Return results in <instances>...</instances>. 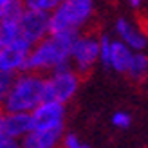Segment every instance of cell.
<instances>
[{
    "label": "cell",
    "instance_id": "obj_8",
    "mask_svg": "<svg viewBox=\"0 0 148 148\" xmlns=\"http://www.w3.org/2000/svg\"><path fill=\"white\" fill-rule=\"evenodd\" d=\"M33 47L27 45H0V71L5 74H16L27 71V58Z\"/></svg>",
    "mask_w": 148,
    "mask_h": 148
},
{
    "label": "cell",
    "instance_id": "obj_12",
    "mask_svg": "<svg viewBox=\"0 0 148 148\" xmlns=\"http://www.w3.org/2000/svg\"><path fill=\"white\" fill-rule=\"evenodd\" d=\"M134 53L136 51L130 49L127 43H123L121 40H112V47H110V56H108L107 69H112V71L119 72V74H127Z\"/></svg>",
    "mask_w": 148,
    "mask_h": 148
},
{
    "label": "cell",
    "instance_id": "obj_9",
    "mask_svg": "<svg viewBox=\"0 0 148 148\" xmlns=\"http://www.w3.org/2000/svg\"><path fill=\"white\" fill-rule=\"evenodd\" d=\"M114 29H116L117 40L127 43L130 49L145 51L148 47V34L139 25H136L134 22H130L127 18H117L114 24Z\"/></svg>",
    "mask_w": 148,
    "mask_h": 148
},
{
    "label": "cell",
    "instance_id": "obj_18",
    "mask_svg": "<svg viewBox=\"0 0 148 148\" xmlns=\"http://www.w3.org/2000/svg\"><path fill=\"white\" fill-rule=\"evenodd\" d=\"M110 121H112V125L116 128L125 130V128H128L132 125V116L128 112H125V110H117V112L112 114V119H110Z\"/></svg>",
    "mask_w": 148,
    "mask_h": 148
},
{
    "label": "cell",
    "instance_id": "obj_16",
    "mask_svg": "<svg viewBox=\"0 0 148 148\" xmlns=\"http://www.w3.org/2000/svg\"><path fill=\"white\" fill-rule=\"evenodd\" d=\"M62 148H92L88 143H85L79 136L72 134V132H65V137H63V143Z\"/></svg>",
    "mask_w": 148,
    "mask_h": 148
},
{
    "label": "cell",
    "instance_id": "obj_15",
    "mask_svg": "<svg viewBox=\"0 0 148 148\" xmlns=\"http://www.w3.org/2000/svg\"><path fill=\"white\" fill-rule=\"evenodd\" d=\"M13 79H14L13 74H5V72L0 71V107H4V103L7 99V94L11 90Z\"/></svg>",
    "mask_w": 148,
    "mask_h": 148
},
{
    "label": "cell",
    "instance_id": "obj_20",
    "mask_svg": "<svg viewBox=\"0 0 148 148\" xmlns=\"http://www.w3.org/2000/svg\"><path fill=\"white\" fill-rule=\"evenodd\" d=\"M0 148H20V143H16V141H0Z\"/></svg>",
    "mask_w": 148,
    "mask_h": 148
},
{
    "label": "cell",
    "instance_id": "obj_11",
    "mask_svg": "<svg viewBox=\"0 0 148 148\" xmlns=\"http://www.w3.org/2000/svg\"><path fill=\"white\" fill-rule=\"evenodd\" d=\"M31 130H33L31 114L7 112L5 110V139L20 143Z\"/></svg>",
    "mask_w": 148,
    "mask_h": 148
},
{
    "label": "cell",
    "instance_id": "obj_19",
    "mask_svg": "<svg viewBox=\"0 0 148 148\" xmlns=\"http://www.w3.org/2000/svg\"><path fill=\"white\" fill-rule=\"evenodd\" d=\"M0 141H9L5 139V110L0 107Z\"/></svg>",
    "mask_w": 148,
    "mask_h": 148
},
{
    "label": "cell",
    "instance_id": "obj_5",
    "mask_svg": "<svg viewBox=\"0 0 148 148\" xmlns=\"http://www.w3.org/2000/svg\"><path fill=\"white\" fill-rule=\"evenodd\" d=\"M99 49H101L99 36L92 33H79L72 45L71 67L76 72H79L81 76L88 74L99 63Z\"/></svg>",
    "mask_w": 148,
    "mask_h": 148
},
{
    "label": "cell",
    "instance_id": "obj_4",
    "mask_svg": "<svg viewBox=\"0 0 148 148\" xmlns=\"http://www.w3.org/2000/svg\"><path fill=\"white\" fill-rule=\"evenodd\" d=\"M81 74L76 72L71 65L63 69H58L45 76V96L51 101L58 103H67L76 96L79 83H81Z\"/></svg>",
    "mask_w": 148,
    "mask_h": 148
},
{
    "label": "cell",
    "instance_id": "obj_14",
    "mask_svg": "<svg viewBox=\"0 0 148 148\" xmlns=\"http://www.w3.org/2000/svg\"><path fill=\"white\" fill-rule=\"evenodd\" d=\"M25 5V9L31 11H43V13H51L54 9V2L53 0H22Z\"/></svg>",
    "mask_w": 148,
    "mask_h": 148
},
{
    "label": "cell",
    "instance_id": "obj_1",
    "mask_svg": "<svg viewBox=\"0 0 148 148\" xmlns=\"http://www.w3.org/2000/svg\"><path fill=\"white\" fill-rule=\"evenodd\" d=\"M79 33H58L45 36L31 49L27 58V71L38 74H51L58 69L69 67L72 45Z\"/></svg>",
    "mask_w": 148,
    "mask_h": 148
},
{
    "label": "cell",
    "instance_id": "obj_10",
    "mask_svg": "<svg viewBox=\"0 0 148 148\" xmlns=\"http://www.w3.org/2000/svg\"><path fill=\"white\" fill-rule=\"evenodd\" d=\"M65 137V128L38 130L33 128L20 141V148H62Z\"/></svg>",
    "mask_w": 148,
    "mask_h": 148
},
{
    "label": "cell",
    "instance_id": "obj_13",
    "mask_svg": "<svg viewBox=\"0 0 148 148\" xmlns=\"http://www.w3.org/2000/svg\"><path fill=\"white\" fill-rule=\"evenodd\" d=\"M127 76L134 81H143L148 76V56L143 51H136L132 56V62L128 65Z\"/></svg>",
    "mask_w": 148,
    "mask_h": 148
},
{
    "label": "cell",
    "instance_id": "obj_7",
    "mask_svg": "<svg viewBox=\"0 0 148 148\" xmlns=\"http://www.w3.org/2000/svg\"><path fill=\"white\" fill-rule=\"evenodd\" d=\"M31 119H33V128L38 130L65 128V105L45 99L31 112Z\"/></svg>",
    "mask_w": 148,
    "mask_h": 148
},
{
    "label": "cell",
    "instance_id": "obj_17",
    "mask_svg": "<svg viewBox=\"0 0 148 148\" xmlns=\"http://www.w3.org/2000/svg\"><path fill=\"white\" fill-rule=\"evenodd\" d=\"M99 43H101V49H99V63L103 67H107L108 63V56H110V47H112V38L107 34H101L99 36Z\"/></svg>",
    "mask_w": 148,
    "mask_h": 148
},
{
    "label": "cell",
    "instance_id": "obj_22",
    "mask_svg": "<svg viewBox=\"0 0 148 148\" xmlns=\"http://www.w3.org/2000/svg\"><path fill=\"white\" fill-rule=\"evenodd\" d=\"M53 2H54V5H56V7H58V5H60V4H62V2H63V0H53ZM56 7H54V9H56Z\"/></svg>",
    "mask_w": 148,
    "mask_h": 148
},
{
    "label": "cell",
    "instance_id": "obj_3",
    "mask_svg": "<svg viewBox=\"0 0 148 148\" xmlns=\"http://www.w3.org/2000/svg\"><path fill=\"white\" fill-rule=\"evenodd\" d=\"M94 14V0H63L51 11V33H83Z\"/></svg>",
    "mask_w": 148,
    "mask_h": 148
},
{
    "label": "cell",
    "instance_id": "obj_21",
    "mask_svg": "<svg viewBox=\"0 0 148 148\" xmlns=\"http://www.w3.org/2000/svg\"><path fill=\"white\" fill-rule=\"evenodd\" d=\"M128 4L132 7H139V5H141V0H128Z\"/></svg>",
    "mask_w": 148,
    "mask_h": 148
},
{
    "label": "cell",
    "instance_id": "obj_2",
    "mask_svg": "<svg viewBox=\"0 0 148 148\" xmlns=\"http://www.w3.org/2000/svg\"><path fill=\"white\" fill-rule=\"evenodd\" d=\"M45 99V76L38 72L24 71L14 76L11 90L2 108L7 112L31 114Z\"/></svg>",
    "mask_w": 148,
    "mask_h": 148
},
{
    "label": "cell",
    "instance_id": "obj_6",
    "mask_svg": "<svg viewBox=\"0 0 148 148\" xmlns=\"http://www.w3.org/2000/svg\"><path fill=\"white\" fill-rule=\"evenodd\" d=\"M20 33L29 45H36L45 36L51 34V13L25 9L18 20Z\"/></svg>",
    "mask_w": 148,
    "mask_h": 148
}]
</instances>
